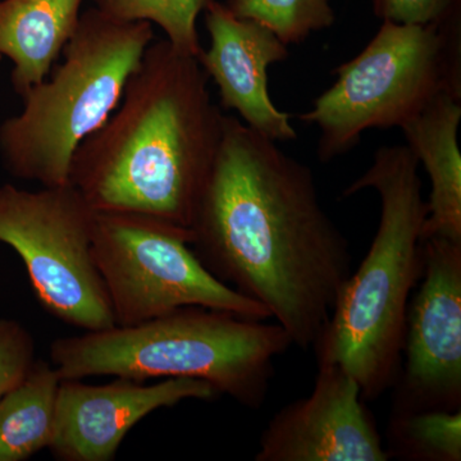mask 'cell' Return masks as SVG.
<instances>
[{
    "label": "cell",
    "mask_w": 461,
    "mask_h": 461,
    "mask_svg": "<svg viewBox=\"0 0 461 461\" xmlns=\"http://www.w3.org/2000/svg\"><path fill=\"white\" fill-rule=\"evenodd\" d=\"M190 230L212 275L264 306L293 345L315 348L350 277L351 257L308 166L224 115Z\"/></svg>",
    "instance_id": "6da1fadb"
},
{
    "label": "cell",
    "mask_w": 461,
    "mask_h": 461,
    "mask_svg": "<svg viewBox=\"0 0 461 461\" xmlns=\"http://www.w3.org/2000/svg\"><path fill=\"white\" fill-rule=\"evenodd\" d=\"M208 81L198 58L151 41L118 107L72 157L69 182L96 213L190 230L223 133Z\"/></svg>",
    "instance_id": "7a4b0ae2"
},
{
    "label": "cell",
    "mask_w": 461,
    "mask_h": 461,
    "mask_svg": "<svg viewBox=\"0 0 461 461\" xmlns=\"http://www.w3.org/2000/svg\"><path fill=\"white\" fill-rule=\"evenodd\" d=\"M377 191L381 218L359 268L342 287L329 324L313 350L359 384L363 400L395 384L402 362L406 314L423 269L421 230L429 206L421 195L420 162L408 145H386L372 166L342 193Z\"/></svg>",
    "instance_id": "3957f363"
},
{
    "label": "cell",
    "mask_w": 461,
    "mask_h": 461,
    "mask_svg": "<svg viewBox=\"0 0 461 461\" xmlns=\"http://www.w3.org/2000/svg\"><path fill=\"white\" fill-rule=\"evenodd\" d=\"M290 346V336L276 321L185 306L132 326L54 339L50 362L60 379H200L220 395L259 409L276 359Z\"/></svg>",
    "instance_id": "277c9868"
},
{
    "label": "cell",
    "mask_w": 461,
    "mask_h": 461,
    "mask_svg": "<svg viewBox=\"0 0 461 461\" xmlns=\"http://www.w3.org/2000/svg\"><path fill=\"white\" fill-rule=\"evenodd\" d=\"M154 41L153 25L95 7L81 14L63 62L27 91L20 114L0 124V157L14 177L41 186L69 184L72 157L122 99Z\"/></svg>",
    "instance_id": "5b68a950"
},
{
    "label": "cell",
    "mask_w": 461,
    "mask_h": 461,
    "mask_svg": "<svg viewBox=\"0 0 461 461\" xmlns=\"http://www.w3.org/2000/svg\"><path fill=\"white\" fill-rule=\"evenodd\" d=\"M336 83L300 114L320 130L318 158L330 162L359 144L364 131L402 127L445 93L461 96V23L403 25L384 21Z\"/></svg>",
    "instance_id": "8992f818"
},
{
    "label": "cell",
    "mask_w": 461,
    "mask_h": 461,
    "mask_svg": "<svg viewBox=\"0 0 461 461\" xmlns=\"http://www.w3.org/2000/svg\"><path fill=\"white\" fill-rule=\"evenodd\" d=\"M190 244V230L159 218L96 213L93 257L115 326L142 323L185 306L271 320L264 306L212 275Z\"/></svg>",
    "instance_id": "52a82bcc"
},
{
    "label": "cell",
    "mask_w": 461,
    "mask_h": 461,
    "mask_svg": "<svg viewBox=\"0 0 461 461\" xmlns=\"http://www.w3.org/2000/svg\"><path fill=\"white\" fill-rule=\"evenodd\" d=\"M95 215L71 182L36 191L0 186V242L23 259L42 309L84 332L115 326L93 257Z\"/></svg>",
    "instance_id": "ba28073f"
},
{
    "label": "cell",
    "mask_w": 461,
    "mask_h": 461,
    "mask_svg": "<svg viewBox=\"0 0 461 461\" xmlns=\"http://www.w3.org/2000/svg\"><path fill=\"white\" fill-rule=\"evenodd\" d=\"M423 269L409 303L393 414L461 411V241L421 240Z\"/></svg>",
    "instance_id": "9c48e42d"
},
{
    "label": "cell",
    "mask_w": 461,
    "mask_h": 461,
    "mask_svg": "<svg viewBox=\"0 0 461 461\" xmlns=\"http://www.w3.org/2000/svg\"><path fill=\"white\" fill-rule=\"evenodd\" d=\"M257 461H387L375 421L353 375L318 362L311 395L276 412L260 437Z\"/></svg>",
    "instance_id": "30bf717a"
},
{
    "label": "cell",
    "mask_w": 461,
    "mask_h": 461,
    "mask_svg": "<svg viewBox=\"0 0 461 461\" xmlns=\"http://www.w3.org/2000/svg\"><path fill=\"white\" fill-rule=\"evenodd\" d=\"M218 395L213 386L193 378H166L156 384L126 378L105 384L60 379L50 453L60 461L113 460L127 433L151 412Z\"/></svg>",
    "instance_id": "8fae6325"
},
{
    "label": "cell",
    "mask_w": 461,
    "mask_h": 461,
    "mask_svg": "<svg viewBox=\"0 0 461 461\" xmlns=\"http://www.w3.org/2000/svg\"><path fill=\"white\" fill-rule=\"evenodd\" d=\"M211 45L198 60L220 91L221 105L273 141L295 140L290 114L273 104L267 69L288 56L276 33L256 21L236 17L218 0L204 11Z\"/></svg>",
    "instance_id": "7c38bea8"
},
{
    "label": "cell",
    "mask_w": 461,
    "mask_h": 461,
    "mask_svg": "<svg viewBox=\"0 0 461 461\" xmlns=\"http://www.w3.org/2000/svg\"><path fill=\"white\" fill-rule=\"evenodd\" d=\"M461 96L445 93L400 127L406 145L429 173L430 186L421 240L461 241Z\"/></svg>",
    "instance_id": "4fadbf2b"
},
{
    "label": "cell",
    "mask_w": 461,
    "mask_h": 461,
    "mask_svg": "<svg viewBox=\"0 0 461 461\" xmlns=\"http://www.w3.org/2000/svg\"><path fill=\"white\" fill-rule=\"evenodd\" d=\"M83 0H2L0 59L14 63L11 83L21 98L42 83L65 50Z\"/></svg>",
    "instance_id": "5bb4252c"
},
{
    "label": "cell",
    "mask_w": 461,
    "mask_h": 461,
    "mask_svg": "<svg viewBox=\"0 0 461 461\" xmlns=\"http://www.w3.org/2000/svg\"><path fill=\"white\" fill-rule=\"evenodd\" d=\"M60 378L36 360L26 377L0 397V461H25L50 448L56 429Z\"/></svg>",
    "instance_id": "9a60e30c"
},
{
    "label": "cell",
    "mask_w": 461,
    "mask_h": 461,
    "mask_svg": "<svg viewBox=\"0 0 461 461\" xmlns=\"http://www.w3.org/2000/svg\"><path fill=\"white\" fill-rule=\"evenodd\" d=\"M388 456L417 461L461 460V411L393 414Z\"/></svg>",
    "instance_id": "2e32d148"
},
{
    "label": "cell",
    "mask_w": 461,
    "mask_h": 461,
    "mask_svg": "<svg viewBox=\"0 0 461 461\" xmlns=\"http://www.w3.org/2000/svg\"><path fill=\"white\" fill-rule=\"evenodd\" d=\"M95 8L115 20L145 21L159 26L175 50L199 57L198 17L215 0H93Z\"/></svg>",
    "instance_id": "e0dca14e"
},
{
    "label": "cell",
    "mask_w": 461,
    "mask_h": 461,
    "mask_svg": "<svg viewBox=\"0 0 461 461\" xmlns=\"http://www.w3.org/2000/svg\"><path fill=\"white\" fill-rule=\"evenodd\" d=\"M236 17L256 21L285 45L302 44L336 21L330 0H226Z\"/></svg>",
    "instance_id": "ac0fdd59"
},
{
    "label": "cell",
    "mask_w": 461,
    "mask_h": 461,
    "mask_svg": "<svg viewBox=\"0 0 461 461\" xmlns=\"http://www.w3.org/2000/svg\"><path fill=\"white\" fill-rule=\"evenodd\" d=\"M36 360L32 332L20 321L0 320V397L26 377Z\"/></svg>",
    "instance_id": "d6986e66"
},
{
    "label": "cell",
    "mask_w": 461,
    "mask_h": 461,
    "mask_svg": "<svg viewBox=\"0 0 461 461\" xmlns=\"http://www.w3.org/2000/svg\"><path fill=\"white\" fill-rule=\"evenodd\" d=\"M382 21L403 25L446 26L461 23V0H372Z\"/></svg>",
    "instance_id": "ffe728a7"
}]
</instances>
